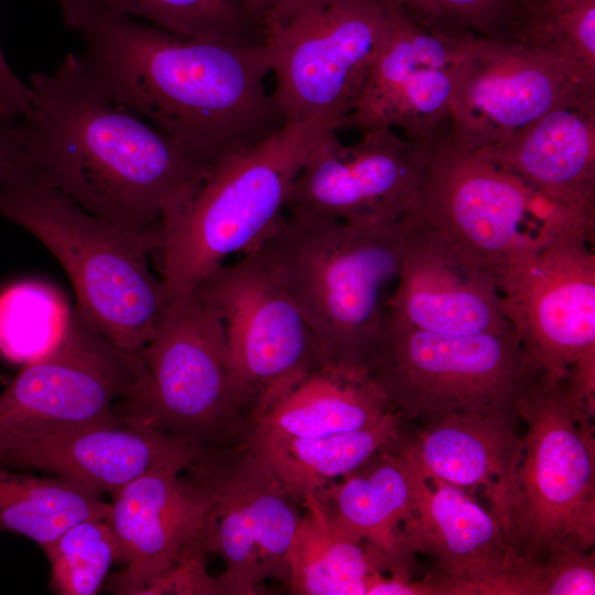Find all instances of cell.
Instances as JSON below:
<instances>
[{"label":"cell","instance_id":"1","mask_svg":"<svg viewBox=\"0 0 595 595\" xmlns=\"http://www.w3.org/2000/svg\"><path fill=\"white\" fill-rule=\"evenodd\" d=\"M85 43L93 83L169 137L201 166L255 148L285 125L264 84L260 42L181 36L100 0H58Z\"/></svg>","mask_w":595,"mask_h":595},{"label":"cell","instance_id":"2","mask_svg":"<svg viewBox=\"0 0 595 595\" xmlns=\"http://www.w3.org/2000/svg\"><path fill=\"white\" fill-rule=\"evenodd\" d=\"M30 82L36 101L17 122L30 166L90 214L128 230H158L167 201L204 166L107 97L78 55Z\"/></svg>","mask_w":595,"mask_h":595},{"label":"cell","instance_id":"3","mask_svg":"<svg viewBox=\"0 0 595 595\" xmlns=\"http://www.w3.org/2000/svg\"><path fill=\"white\" fill-rule=\"evenodd\" d=\"M410 215L364 225L288 213L256 248L328 359L368 368L382 333L386 290L400 273Z\"/></svg>","mask_w":595,"mask_h":595},{"label":"cell","instance_id":"4","mask_svg":"<svg viewBox=\"0 0 595 595\" xmlns=\"http://www.w3.org/2000/svg\"><path fill=\"white\" fill-rule=\"evenodd\" d=\"M339 128L331 117L286 122L255 148L204 167L167 201L156 252L170 299L272 234L310 151L326 131Z\"/></svg>","mask_w":595,"mask_h":595},{"label":"cell","instance_id":"5","mask_svg":"<svg viewBox=\"0 0 595 595\" xmlns=\"http://www.w3.org/2000/svg\"><path fill=\"white\" fill-rule=\"evenodd\" d=\"M0 216L34 235L60 261L76 309L97 333L141 356L171 300L148 263L161 246L160 229L128 230L95 216L30 165L0 184Z\"/></svg>","mask_w":595,"mask_h":595},{"label":"cell","instance_id":"6","mask_svg":"<svg viewBox=\"0 0 595 595\" xmlns=\"http://www.w3.org/2000/svg\"><path fill=\"white\" fill-rule=\"evenodd\" d=\"M526 426L517 464L490 499L491 511L526 562L595 543L594 408L565 377L539 375L517 403Z\"/></svg>","mask_w":595,"mask_h":595},{"label":"cell","instance_id":"7","mask_svg":"<svg viewBox=\"0 0 595 595\" xmlns=\"http://www.w3.org/2000/svg\"><path fill=\"white\" fill-rule=\"evenodd\" d=\"M414 220L500 274L561 232L595 230L528 183L443 133L425 141ZM498 284V283H497Z\"/></svg>","mask_w":595,"mask_h":595},{"label":"cell","instance_id":"8","mask_svg":"<svg viewBox=\"0 0 595 595\" xmlns=\"http://www.w3.org/2000/svg\"><path fill=\"white\" fill-rule=\"evenodd\" d=\"M141 357L144 371L117 414L201 448L244 442L247 420L232 393L225 326L197 288L170 300Z\"/></svg>","mask_w":595,"mask_h":595},{"label":"cell","instance_id":"9","mask_svg":"<svg viewBox=\"0 0 595 595\" xmlns=\"http://www.w3.org/2000/svg\"><path fill=\"white\" fill-rule=\"evenodd\" d=\"M389 26L380 0H280L260 24V42L285 123L331 117L343 127Z\"/></svg>","mask_w":595,"mask_h":595},{"label":"cell","instance_id":"10","mask_svg":"<svg viewBox=\"0 0 595 595\" xmlns=\"http://www.w3.org/2000/svg\"><path fill=\"white\" fill-rule=\"evenodd\" d=\"M368 368L405 420L517 410L519 399L539 376L528 366L513 328L435 334L386 312Z\"/></svg>","mask_w":595,"mask_h":595},{"label":"cell","instance_id":"11","mask_svg":"<svg viewBox=\"0 0 595 595\" xmlns=\"http://www.w3.org/2000/svg\"><path fill=\"white\" fill-rule=\"evenodd\" d=\"M187 469L209 500L199 539L206 556L225 563L218 594H255L268 578L288 584L302 513L278 478L242 443L202 448Z\"/></svg>","mask_w":595,"mask_h":595},{"label":"cell","instance_id":"12","mask_svg":"<svg viewBox=\"0 0 595 595\" xmlns=\"http://www.w3.org/2000/svg\"><path fill=\"white\" fill-rule=\"evenodd\" d=\"M588 82H595V69L566 48L473 36L454 72L443 134L469 151L490 148Z\"/></svg>","mask_w":595,"mask_h":595},{"label":"cell","instance_id":"13","mask_svg":"<svg viewBox=\"0 0 595 595\" xmlns=\"http://www.w3.org/2000/svg\"><path fill=\"white\" fill-rule=\"evenodd\" d=\"M594 238L564 231L498 278L505 315L528 366L551 379L595 364Z\"/></svg>","mask_w":595,"mask_h":595},{"label":"cell","instance_id":"14","mask_svg":"<svg viewBox=\"0 0 595 595\" xmlns=\"http://www.w3.org/2000/svg\"><path fill=\"white\" fill-rule=\"evenodd\" d=\"M143 370L141 356L115 347L75 309L57 345L23 365L0 394V447L115 420V405L129 397Z\"/></svg>","mask_w":595,"mask_h":595},{"label":"cell","instance_id":"15","mask_svg":"<svg viewBox=\"0 0 595 595\" xmlns=\"http://www.w3.org/2000/svg\"><path fill=\"white\" fill-rule=\"evenodd\" d=\"M195 288L220 313L232 393L246 420L274 386L327 358L257 249Z\"/></svg>","mask_w":595,"mask_h":595},{"label":"cell","instance_id":"16","mask_svg":"<svg viewBox=\"0 0 595 595\" xmlns=\"http://www.w3.org/2000/svg\"><path fill=\"white\" fill-rule=\"evenodd\" d=\"M336 131H326L310 151L285 210L364 225L410 215L420 197L425 141L379 128L363 132L356 143L344 144Z\"/></svg>","mask_w":595,"mask_h":595},{"label":"cell","instance_id":"17","mask_svg":"<svg viewBox=\"0 0 595 595\" xmlns=\"http://www.w3.org/2000/svg\"><path fill=\"white\" fill-rule=\"evenodd\" d=\"M389 12V11H388ZM387 40L343 127L399 128L411 140L444 133L456 65L470 37L426 29L389 12Z\"/></svg>","mask_w":595,"mask_h":595},{"label":"cell","instance_id":"18","mask_svg":"<svg viewBox=\"0 0 595 595\" xmlns=\"http://www.w3.org/2000/svg\"><path fill=\"white\" fill-rule=\"evenodd\" d=\"M401 540L409 556L433 558L439 573L430 578L442 595H516L527 564L493 511L439 478L424 483Z\"/></svg>","mask_w":595,"mask_h":595},{"label":"cell","instance_id":"19","mask_svg":"<svg viewBox=\"0 0 595 595\" xmlns=\"http://www.w3.org/2000/svg\"><path fill=\"white\" fill-rule=\"evenodd\" d=\"M181 472L162 468L111 493L108 522L116 536L123 570L109 589L149 594L174 567L204 555L199 537L208 508L205 489Z\"/></svg>","mask_w":595,"mask_h":595},{"label":"cell","instance_id":"20","mask_svg":"<svg viewBox=\"0 0 595 595\" xmlns=\"http://www.w3.org/2000/svg\"><path fill=\"white\" fill-rule=\"evenodd\" d=\"M201 447L118 414L115 420L54 430L0 447V467L47 470L99 494L162 468L186 469Z\"/></svg>","mask_w":595,"mask_h":595},{"label":"cell","instance_id":"21","mask_svg":"<svg viewBox=\"0 0 595 595\" xmlns=\"http://www.w3.org/2000/svg\"><path fill=\"white\" fill-rule=\"evenodd\" d=\"M410 216L412 226L386 313L435 334L511 329L493 272Z\"/></svg>","mask_w":595,"mask_h":595},{"label":"cell","instance_id":"22","mask_svg":"<svg viewBox=\"0 0 595 595\" xmlns=\"http://www.w3.org/2000/svg\"><path fill=\"white\" fill-rule=\"evenodd\" d=\"M473 152L595 229V82L581 85L510 138Z\"/></svg>","mask_w":595,"mask_h":595},{"label":"cell","instance_id":"23","mask_svg":"<svg viewBox=\"0 0 595 595\" xmlns=\"http://www.w3.org/2000/svg\"><path fill=\"white\" fill-rule=\"evenodd\" d=\"M393 410L367 367L326 358L269 390L248 414L245 439H305L350 432Z\"/></svg>","mask_w":595,"mask_h":595},{"label":"cell","instance_id":"24","mask_svg":"<svg viewBox=\"0 0 595 595\" xmlns=\"http://www.w3.org/2000/svg\"><path fill=\"white\" fill-rule=\"evenodd\" d=\"M399 446L423 475L461 488L483 486L489 499L512 473L520 452L521 418L517 410L450 412L421 420Z\"/></svg>","mask_w":595,"mask_h":595},{"label":"cell","instance_id":"25","mask_svg":"<svg viewBox=\"0 0 595 595\" xmlns=\"http://www.w3.org/2000/svg\"><path fill=\"white\" fill-rule=\"evenodd\" d=\"M398 441L314 495L338 529L385 555L389 572L408 570L401 529L428 480Z\"/></svg>","mask_w":595,"mask_h":595},{"label":"cell","instance_id":"26","mask_svg":"<svg viewBox=\"0 0 595 595\" xmlns=\"http://www.w3.org/2000/svg\"><path fill=\"white\" fill-rule=\"evenodd\" d=\"M405 419L393 410L366 428L305 439L248 437L242 444L296 501L315 495L400 439Z\"/></svg>","mask_w":595,"mask_h":595},{"label":"cell","instance_id":"27","mask_svg":"<svg viewBox=\"0 0 595 595\" xmlns=\"http://www.w3.org/2000/svg\"><path fill=\"white\" fill-rule=\"evenodd\" d=\"M289 558L288 585L299 595H367L370 577L390 570L385 555L355 540L327 517L316 496L303 500Z\"/></svg>","mask_w":595,"mask_h":595},{"label":"cell","instance_id":"28","mask_svg":"<svg viewBox=\"0 0 595 595\" xmlns=\"http://www.w3.org/2000/svg\"><path fill=\"white\" fill-rule=\"evenodd\" d=\"M100 495L64 477L37 478L0 467V529L43 549L83 520L108 519L110 504Z\"/></svg>","mask_w":595,"mask_h":595},{"label":"cell","instance_id":"29","mask_svg":"<svg viewBox=\"0 0 595 595\" xmlns=\"http://www.w3.org/2000/svg\"><path fill=\"white\" fill-rule=\"evenodd\" d=\"M62 293L39 281H23L0 294V353L29 364L47 354L63 337L71 316Z\"/></svg>","mask_w":595,"mask_h":595},{"label":"cell","instance_id":"30","mask_svg":"<svg viewBox=\"0 0 595 595\" xmlns=\"http://www.w3.org/2000/svg\"><path fill=\"white\" fill-rule=\"evenodd\" d=\"M174 34L209 41L259 42V33L236 0H100Z\"/></svg>","mask_w":595,"mask_h":595},{"label":"cell","instance_id":"31","mask_svg":"<svg viewBox=\"0 0 595 595\" xmlns=\"http://www.w3.org/2000/svg\"><path fill=\"white\" fill-rule=\"evenodd\" d=\"M51 564V586L62 595H94L113 563H120L116 536L104 518L83 520L43 548Z\"/></svg>","mask_w":595,"mask_h":595},{"label":"cell","instance_id":"32","mask_svg":"<svg viewBox=\"0 0 595 595\" xmlns=\"http://www.w3.org/2000/svg\"><path fill=\"white\" fill-rule=\"evenodd\" d=\"M426 29L454 35L518 37L526 22L521 0H380Z\"/></svg>","mask_w":595,"mask_h":595},{"label":"cell","instance_id":"33","mask_svg":"<svg viewBox=\"0 0 595 595\" xmlns=\"http://www.w3.org/2000/svg\"><path fill=\"white\" fill-rule=\"evenodd\" d=\"M520 39L566 48L595 69V0H543Z\"/></svg>","mask_w":595,"mask_h":595},{"label":"cell","instance_id":"34","mask_svg":"<svg viewBox=\"0 0 595 595\" xmlns=\"http://www.w3.org/2000/svg\"><path fill=\"white\" fill-rule=\"evenodd\" d=\"M595 558L578 548L560 549L528 563L523 595H594Z\"/></svg>","mask_w":595,"mask_h":595},{"label":"cell","instance_id":"35","mask_svg":"<svg viewBox=\"0 0 595 595\" xmlns=\"http://www.w3.org/2000/svg\"><path fill=\"white\" fill-rule=\"evenodd\" d=\"M35 101L33 88L12 72L0 46V110L12 119L23 118L32 112Z\"/></svg>","mask_w":595,"mask_h":595},{"label":"cell","instance_id":"36","mask_svg":"<svg viewBox=\"0 0 595 595\" xmlns=\"http://www.w3.org/2000/svg\"><path fill=\"white\" fill-rule=\"evenodd\" d=\"M439 594L434 582L429 577L413 581L409 571L393 570L389 575L376 572L369 580L367 595H435Z\"/></svg>","mask_w":595,"mask_h":595},{"label":"cell","instance_id":"37","mask_svg":"<svg viewBox=\"0 0 595 595\" xmlns=\"http://www.w3.org/2000/svg\"><path fill=\"white\" fill-rule=\"evenodd\" d=\"M26 165L15 119L0 110V184Z\"/></svg>","mask_w":595,"mask_h":595},{"label":"cell","instance_id":"38","mask_svg":"<svg viewBox=\"0 0 595 595\" xmlns=\"http://www.w3.org/2000/svg\"><path fill=\"white\" fill-rule=\"evenodd\" d=\"M279 1L280 0H236L245 15L258 31L259 35L262 20Z\"/></svg>","mask_w":595,"mask_h":595},{"label":"cell","instance_id":"39","mask_svg":"<svg viewBox=\"0 0 595 595\" xmlns=\"http://www.w3.org/2000/svg\"><path fill=\"white\" fill-rule=\"evenodd\" d=\"M521 2L526 10V23H527L530 15L539 8V6L543 2V0H521Z\"/></svg>","mask_w":595,"mask_h":595}]
</instances>
